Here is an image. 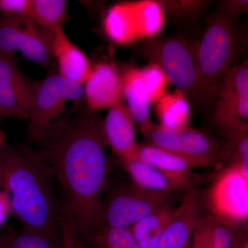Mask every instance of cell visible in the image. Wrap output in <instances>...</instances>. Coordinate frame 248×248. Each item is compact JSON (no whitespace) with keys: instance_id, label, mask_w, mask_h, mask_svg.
<instances>
[{"instance_id":"26","label":"cell","mask_w":248,"mask_h":248,"mask_svg":"<svg viewBox=\"0 0 248 248\" xmlns=\"http://www.w3.org/2000/svg\"><path fill=\"white\" fill-rule=\"evenodd\" d=\"M60 226L62 248H86L77 231L76 223L71 211L65 203L62 205Z\"/></svg>"},{"instance_id":"24","label":"cell","mask_w":248,"mask_h":248,"mask_svg":"<svg viewBox=\"0 0 248 248\" xmlns=\"http://www.w3.org/2000/svg\"><path fill=\"white\" fill-rule=\"evenodd\" d=\"M0 248H62V236L57 237L22 228L5 237Z\"/></svg>"},{"instance_id":"4","label":"cell","mask_w":248,"mask_h":248,"mask_svg":"<svg viewBox=\"0 0 248 248\" xmlns=\"http://www.w3.org/2000/svg\"><path fill=\"white\" fill-rule=\"evenodd\" d=\"M199 42L170 37L148 41L140 48L148 61L162 70L169 82L197 98Z\"/></svg>"},{"instance_id":"12","label":"cell","mask_w":248,"mask_h":248,"mask_svg":"<svg viewBox=\"0 0 248 248\" xmlns=\"http://www.w3.org/2000/svg\"><path fill=\"white\" fill-rule=\"evenodd\" d=\"M34 90L12 55L0 53V106L10 117L28 119L33 106Z\"/></svg>"},{"instance_id":"9","label":"cell","mask_w":248,"mask_h":248,"mask_svg":"<svg viewBox=\"0 0 248 248\" xmlns=\"http://www.w3.org/2000/svg\"><path fill=\"white\" fill-rule=\"evenodd\" d=\"M20 52L29 61L42 66L53 62L52 32L27 17L0 14V53Z\"/></svg>"},{"instance_id":"8","label":"cell","mask_w":248,"mask_h":248,"mask_svg":"<svg viewBox=\"0 0 248 248\" xmlns=\"http://www.w3.org/2000/svg\"><path fill=\"white\" fill-rule=\"evenodd\" d=\"M146 137L148 143L208 165L232 158L231 148L226 143L188 126L172 128L154 124Z\"/></svg>"},{"instance_id":"15","label":"cell","mask_w":248,"mask_h":248,"mask_svg":"<svg viewBox=\"0 0 248 248\" xmlns=\"http://www.w3.org/2000/svg\"><path fill=\"white\" fill-rule=\"evenodd\" d=\"M134 123L128 108L122 101L108 108L107 117L103 121L108 146L123 161L137 158L139 143Z\"/></svg>"},{"instance_id":"22","label":"cell","mask_w":248,"mask_h":248,"mask_svg":"<svg viewBox=\"0 0 248 248\" xmlns=\"http://www.w3.org/2000/svg\"><path fill=\"white\" fill-rule=\"evenodd\" d=\"M67 1L31 0L29 19L46 31L62 27L66 19Z\"/></svg>"},{"instance_id":"5","label":"cell","mask_w":248,"mask_h":248,"mask_svg":"<svg viewBox=\"0 0 248 248\" xmlns=\"http://www.w3.org/2000/svg\"><path fill=\"white\" fill-rule=\"evenodd\" d=\"M84 98V84L73 82L59 73L50 75L35 86L34 102L29 113L28 137L35 143L52 126L69 101L78 102Z\"/></svg>"},{"instance_id":"3","label":"cell","mask_w":248,"mask_h":248,"mask_svg":"<svg viewBox=\"0 0 248 248\" xmlns=\"http://www.w3.org/2000/svg\"><path fill=\"white\" fill-rule=\"evenodd\" d=\"M234 19L220 11L210 19L199 43L197 98L203 99L232 68L237 53Z\"/></svg>"},{"instance_id":"6","label":"cell","mask_w":248,"mask_h":248,"mask_svg":"<svg viewBox=\"0 0 248 248\" xmlns=\"http://www.w3.org/2000/svg\"><path fill=\"white\" fill-rule=\"evenodd\" d=\"M211 216L231 228L248 221V177L238 163L221 170L208 189L204 201Z\"/></svg>"},{"instance_id":"31","label":"cell","mask_w":248,"mask_h":248,"mask_svg":"<svg viewBox=\"0 0 248 248\" xmlns=\"http://www.w3.org/2000/svg\"><path fill=\"white\" fill-rule=\"evenodd\" d=\"M4 146V135L0 130V150Z\"/></svg>"},{"instance_id":"32","label":"cell","mask_w":248,"mask_h":248,"mask_svg":"<svg viewBox=\"0 0 248 248\" xmlns=\"http://www.w3.org/2000/svg\"><path fill=\"white\" fill-rule=\"evenodd\" d=\"M0 116H4V117H10L8 112H6V111L4 109L1 107V106H0Z\"/></svg>"},{"instance_id":"25","label":"cell","mask_w":248,"mask_h":248,"mask_svg":"<svg viewBox=\"0 0 248 248\" xmlns=\"http://www.w3.org/2000/svg\"><path fill=\"white\" fill-rule=\"evenodd\" d=\"M142 79L146 86L151 104L157 102L160 98L166 94L169 79L162 70L156 65H148L140 70Z\"/></svg>"},{"instance_id":"1","label":"cell","mask_w":248,"mask_h":248,"mask_svg":"<svg viewBox=\"0 0 248 248\" xmlns=\"http://www.w3.org/2000/svg\"><path fill=\"white\" fill-rule=\"evenodd\" d=\"M96 112L85 110L60 120L35 142V151L53 170L84 243L100 231L108 181V143Z\"/></svg>"},{"instance_id":"11","label":"cell","mask_w":248,"mask_h":248,"mask_svg":"<svg viewBox=\"0 0 248 248\" xmlns=\"http://www.w3.org/2000/svg\"><path fill=\"white\" fill-rule=\"evenodd\" d=\"M202 100L213 104L215 124L236 120L248 123V65H234Z\"/></svg>"},{"instance_id":"16","label":"cell","mask_w":248,"mask_h":248,"mask_svg":"<svg viewBox=\"0 0 248 248\" xmlns=\"http://www.w3.org/2000/svg\"><path fill=\"white\" fill-rule=\"evenodd\" d=\"M52 50L59 74L73 82L84 84L92 66L84 52L69 40L63 27L52 31Z\"/></svg>"},{"instance_id":"14","label":"cell","mask_w":248,"mask_h":248,"mask_svg":"<svg viewBox=\"0 0 248 248\" xmlns=\"http://www.w3.org/2000/svg\"><path fill=\"white\" fill-rule=\"evenodd\" d=\"M84 88V98L91 112L108 108L122 101V76L109 63H99L92 66Z\"/></svg>"},{"instance_id":"28","label":"cell","mask_w":248,"mask_h":248,"mask_svg":"<svg viewBox=\"0 0 248 248\" xmlns=\"http://www.w3.org/2000/svg\"><path fill=\"white\" fill-rule=\"evenodd\" d=\"M31 0H0V14L29 18Z\"/></svg>"},{"instance_id":"19","label":"cell","mask_w":248,"mask_h":248,"mask_svg":"<svg viewBox=\"0 0 248 248\" xmlns=\"http://www.w3.org/2000/svg\"><path fill=\"white\" fill-rule=\"evenodd\" d=\"M123 164L133 179V185L143 190L170 195L190 187L137 158L123 161Z\"/></svg>"},{"instance_id":"13","label":"cell","mask_w":248,"mask_h":248,"mask_svg":"<svg viewBox=\"0 0 248 248\" xmlns=\"http://www.w3.org/2000/svg\"><path fill=\"white\" fill-rule=\"evenodd\" d=\"M202 199L194 187L186 189L182 203L165 231L157 248H188L191 237L202 217Z\"/></svg>"},{"instance_id":"17","label":"cell","mask_w":248,"mask_h":248,"mask_svg":"<svg viewBox=\"0 0 248 248\" xmlns=\"http://www.w3.org/2000/svg\"><path fill=\"white\" fill-rule=\"evenodd\" d=\"M137 159L151 165L188 187L192 170L208 166L203 161L181 156L151 143L139 144Z\"/></svg>"},{"instance_id":"33","label":"cell","mask_w":248,"mask_h":248,"mask_svg":"<svg viewBox=\"0 0 248 248\" xmlns=\"http://www.w3.org/2000/svg\"><path fill=\"white\" fill-rule=\"evenodd\" d=\"M133 248H140L139 247V246L138 244H136V245H135V246H134V247Z\"/></svg>"},{"instance_id":"23","label":"cell","mask_w":248,"mask_h":248,"mask_svg":"<svg viewBox=\"0 0 248 248\" xmlns=\"http://www.w3.org/2000/svg\"><path fill=\"white\" fill-rule=\"evenodd\" d=\"M232 152V162L248 164V125L241 121H225L217 124Z\"/></svg>"},{"instance_id":"30","label":"cell","mask_w":248,"mask_h":248,"mask_svg":"<svg viewBox=\"0 0 248 248\" xmlns=\"http://www.w3.org/2000/svg\"><path fill=\"white\" fill-rule=\"evenodd\" d=\"M11 209V200L9 194L6 191L0 189V227L4 223Z\"/></svg>"},{"instance_id":"2","label":"cell","mask_w":248,"mask_h":248,"mask_svg":"<svg viewBox=\"0 0 248 248\" xmlns=\"http://www.w3.org/2000/svg\"><path fill=\"white\" fill-rule=\"evenodd\" d=\"M54 180L53 170L35 149L19 145L0 150V185L22 228L60 237L62 205Z\"/></svg>"},{"instance_id":"7","label":"cell","mask_w":248,"mask_h":248,"mask_svg":"<svg viewBox=\"0 0 248 248\" xmlns=\"http://www.w3.org/2000/svg\"><path fill=\"white\" fill-rule=\"evenodd\" d=\"M163 24V8L159 2H122L108 11L104 29L111 40L125 45L156 35Z\"/></svg>"},{"instance_id":"18","label":"cell","mask_w":248,"mask_h":248,"mask_svg":"<svg viewBox=\"0 0 248 248\" xmlns=\"http://www.w3.org/2000/svg\"><path fill=\"white\" fill-rule=\"evenodd\" d=\"M122 78V97L126 101V107L134 122L138 124L142 134L146 137L154 123L151 120V103L141 73L139 69L132 68Z\"/></svg>"},{"instance_id":"29","label":"cell","mask_w":248,"mask_h":248,"mask_svg":"<svg viewBox=\"0 0 248 248\" xmlns=\"http://www.w3.org/2000/svg\"><path fill=\"white\" fill-rule=\"evenodd\" d=\"M248 8V1H230L225 3L223 11L232 19L237 16L242 11H246Z\"/></svg>"},{"instance_id":"20","label":"cell","mask_w":248,"mask_h":248,"mask_svg":"<svg viewBox=\"0 0 248 248\" xmlns=\"http://www.w3.org/2000/svg\"><path fill=\"white\" fill-rule=\"evenodd\" d=\"M176 208L169 202L163 204L130 228L140 248H157Z\"/></svg>"},{"instance_id":"10","label":"cell","mask_w":248,"mask_h":248,"mask_svg":"<svg viewBox=\"0 0 248 248\" xmlns=\"http://www.w3.org/2000/svg\"><path fill=\"white\" fill-rule=\"evenodd\" d=\"M169 197L135 185L116 189L103 202L100 230L107 228L130 229L169 202Z\"/></svg>"},{"instance_id":"27","label":"cell","mask_w":248,"mask_h":248,"mask_svg":"<svg viewBox=\"0 0 248 248\" xmlns=\"http://www.w3.org/2000/svg\"><path fill=\"white\" fill-rule=\"evenodd\" d=\"M170 14L177 17H191L198 14L204 8L206 2L198 1H174L159 3Z\"/></svg>"},{"instance_id":"21","label":"cell","mask_w":248,"mask_h":248,"mask_svg":"<svg viewBox=\"0 0 248 248\" xmlns=\"http://www.w3.org/2000/svg\"><path fill=\"white\" fill-rule=\"evenodd\" d=\"M156 111L163 126L183 128L190 123V105L186 93L181 90L166 93L160 98L156 102Z\"/></svg>"}]
</instances>
